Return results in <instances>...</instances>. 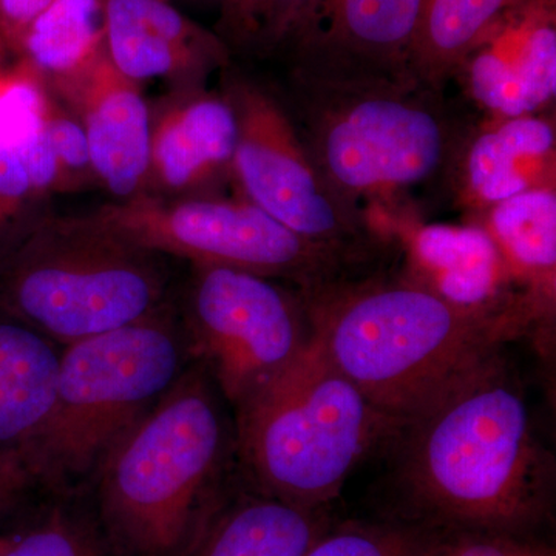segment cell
I'll list each match as a JSON object with an SVG mask.
<instances>
[{
	"label": "cell",
	"mask_w": 556,
	"mask_h": 556,
	"mask_svg": "<svg viewBox=\"0 0 556 556\" xmlns=\"http://www.w3.org/2000/svg\"><path fill=\"white\" fill-rule=\"evenodd\" d=\"M51 87L86 131L97 181L118 200L144 193L153 118L139 84L126 78L104 50L78 75Z\"/></svg>",
	"instance_id": "obj_14"
},
{
	"label": "cell",
	"mask_w": 556,
	"mask_h": 556,
	"mask_svg": "<svg viewBox=\"0 0 556 556\" xmlns=\"http://www.w3.org/2000/svg\"><path fill=\"white\" fill-rule=\"evenodd\" d=\"M331 527L324 508L262 495L219 500L181 556H303Z\"/></svg>",
	"instance_id": "obj_19"
},
{
	"label": "cell",
	"mask_w": 556,
	"mask_h": 556,
	"mask_svg": "<svg viewBox=\"0 0 556 556\" xmlns=\"http://www.w3.org/2000/svg\"><path fill=\"white\" fill-rule=\"evenodd\" d=\"M433 530L413 522H346L329 529L303 556H420Z\"/></svg>",
	"instance_id": "obj_25"
},
{
	"label": "cell",
	"mask_w": 556,
	"mask_h": 556,
	"mask_svg": "<svg viewBox=\"0 0 556 556\" xmlns=\"http://www.w3.org/2000/svg\"><path fill=\"white\" fill-rule=\"evenodd\" d=\"M399 424L314 339L287 371L236 408V455L255 492L325 508Z\"/></svg>",
	"instance_id": "obj_5"
},
{
	"label": "cell",
	"mask_w": 556,
	"mask_h": 556,
	"mask_svg": "<svg viewBox=\"0 0 556 556\" xmlns=\"http://www.w3.org/2000/svg\"><path fill=\"white\" fill-rule=\"evenodd\" d=\"M51 100L39 75H25L0 86V150H17L42 130Z\"/></svg>",
	"instance_id": "obj_26"
},
{
	"label": "cell",
	"mask_w": 556,
	"mask_h": 556,
	"mask_svg": "<svg viewBox=\"0 0 556 556\" xmlns=\"http://www.w3.org/2000/svg\"><path fill=\"white\" fill-rule=\"evenodd\" d=\"M388 239L401 248V276L468 313L500 318L527 336L525 316L503 255L481 225L427 223L408 211L387 223Z\"/></svg>",
	"instance_id": "obj_12"
},
{
	"label": "cell",
	"mask_w": 556,
	"mask_h": 556,
	"mask_svg": "<svg viewBox=\"0 0 556 556\" xmlns=\"http://www.w3.org/2000/svg\"><path fill=\"white\" fill-rule=\"evenodd\" d=\"M426 0H324L292 64L415 78L409 56Z\"/></svg>",
	"instance_id": "obj_16"
},
{
	"label": "cell",
	"mask_w": 556,
	"mask_h": 556,
	"mask_svg": "<svg viewBox=\"0 0 556 556\" xmlns=\"http://www.w3.org/2000/svg\"><path fill=\"white\" fill-rule=\"evenodd\" d=\"M218 3L215 33L228 49L268 56L298 46L324 0H218Z\"/></svg>",
	"instance_id": "obj_23"
},
{
	"label": "cell",
	"mask_w": 556,
	"mask_h": 556,
	"mask_svg": "<svg viewBox=\"0 0 556 556\" xmlns=\"http://www.w3.org/2000/svg\"><path fill=\"white\" fill-rule=\"evenodd\" d=\"M61 354L56 342L0 309V453L35 448L53 412Z\"/></svg>",
	"instance_id": "obj_20"
},
{
	"label": "cell",
	"mask_w": 556,
	"mask_h": 556,
	"mask_svg": "<svg viewBox=\"0 0 556 556\" xmlns=\"http://www.w3.org/2000/svg\"><path fill=\"white\" fill-rule=\"evenodd\" d=\"M237 119L232 178L241 197L289 229L328 247L372 258L391 247L364 208L329 185L283 100L239 70H223Z\"/></svg>",
	"instance_id": "obj_9"
},
{
	"label": "cell",
	"mask_w": 556,
	"mask_h": 556,
	"mask_svg": "<svg viewBox=\"0 0 556 556\" xmlns=\"http://www.w3.org/2000/svg\"><path fill=\"white\" fill-rule=\"evenodd\" d=\"M163 255L89 215L40 219L0 268V309L62 348L169 308Z\"/></svg>",
	"instance_id": "obj_6"
},
{
	"label": "cell",
	"mask_w": 556,
	"mask_h": 556,
	"mask_svg": "<svg viewBox=\"0 0 556 556\" xmlns=\"http://www.w3.org/2000/svg\"><path fill=\"white\" fill-rule=\"evenodd\" d=\"M303 294L329 361L397 420L519 338L506 321L456 308L401 274H364Z\"/></svg>",
	"instance_id": "obj_4"
},
{
	"label": "cell",
	"mask_w": 556,
	"mask_h": 556,
	"mask_svg": "<svg viewBox=\"0 0 556 556\" xmlns=\"http://www.w3.org/2000/svg\"><path fill=\"white\" fill-rule=\"evenodd\" d=\"M43 504L17 525L0 529V556H113L93 515L65 500Z\"/></svg>",
	"instance_id": "obj_24"
},
{
	"label": "cell",
	"mask_w": 556,
	"mask_h": 556,
	"mask_svg": "<svg viewBox=\"0 0 556 556\" xmlns=\"http://www.w3.org/2000/svg\"><path fill=\"white\" fill-rule=\"evenodd\" d=\"M420 556H555L530 536L482 532H433Z\"/></svg>",
	"instance_id": "obj_28"
},
{
	"label": "cell",
	"mask_w": 556,
	"mask_h": 556,
	"mask_svg": "<svg viewBox=\"0 0 556 556\" xmlns=\"http://www.w3.org/2000/svg\"><path fill=\"white\" fill-rule=\"evenodd\" d=\"M53 0H0V21L17 39Z\"/></svg>",
	"instance_id": "obj_30"
},
{
	"label": "cell",
	"mask_w": 556,
	"mask_h": 556,
	"mask_svg": "<svg viewBox=\"0 0 556 556\" xmlns=\"http://www.w3.org/2000/svg\"><path fill=\"white\" fill-rule=\"evenodd\" d=\"M43 127L60 164L62 190L79 189L80 186L97 181L91 166L89 141L79 121L51 102Z\"/></svg>",
	"instance_id": "obj_27"
},
{
	"label": "cell",
	"mask_w": 556,
	"mask_h": 556,
	"mask_svg": "<svg viewBox=\"0 0 556 556\" xmlns=\"http://www.w3.org/2000/svg\"><path fill=\"white\" fill-rule=\"evenodd\" d=\"M470 222L495 241L517 292L527 336L548 356L556 321V189L521 193Z\"/></svg>",
	"instance_id": "obj_18"
},
{
	"label": "cell",
	"mask_w": 556,
	"mask_h": 556,
	"mask_svg": "<svg viewBox=\"0 0 556 556\" xmlns=\"http://www.w3.org/2000/svg\"><path fill=\"white\" fill-rule=\"evenodd\" d=\"M105 50L134 83L167 79L181 90L203 89L215 70L229 67L230 50L170 5L169 0H104Z\"/></svg>",
	"instance_id": "obj_15"
},
{
	"label": "cell",
	"mask_w": 556,
	"mask_h": 556,
	"mask_svg": "<svg viewBox=\"0 0 556 556\" xmlns=\"http://www.w3.org/2000/svg\"><path fill=\"white\" fill-rule=\"evenodd\" d=\"M42 486L46 484L31 450L0 453V525L13 517L27 497Z\"/></svg>",
	"instance_id": "obj_29"
},
{
	"label": "cell",
	"mask_w": 556,
	"mask_h": 556,
	"mask_svg": "<svg viewBox=\"0 0 556 556\" xmlns=\"http://www.w3.org/2000/svg\"><path fill=\"white\" fill-rule=\"evenodd\" d=\"M442 185L466 222L521 193L556 189L555 109L468 123Z\"/></svg>",
	"instance_id": "obj_13"
},
{
	"label": "cell",
	"mask_w": 556,
	"mask_h": 556,
	"mask_svg": "<svg viewBox=\"0 0 556 556\" xmlns=\"http://www.w3.org/2000/svg\"><path fill=\"white\" fill-rule=\"evenodd\" d=\"M135 247L316 291L362 276L368 257L317 243L239 197L139 193L87 214Z\"/></svg>",
	"instance_id": "obj_8"
},
{
	"label": "cell",
	"mask_w": 556,
	"mask_h": 556,
	"mask_svg": "<svg viewBox=\"0 0 556 556\" xmlns=\"http://www.w3.org/2000/svg\"><path fill=\"white\" fill-rule=\"evenodd\" d=\"M285 104L329 185L378 230L417 211L415 189L442 185L468 124L416 78L298 64Z\"/></svg>",
	"instance_id": "obj_2"
},
{
	"label": "cell",
	"mask_w": 556,
	"mask_h": 556,
	"mask_svg": "<svg viewBox=\"0 0 556 556\" xmlns=\"http://www.w3.org/2000/svg\"><path fill=\"white\" fill-rule=\"evenodd\" d=\"M192 362L181 318L169 308L62 348L53 412L33 448L47 489L90 477Z\"/></svg>",
	"instance_id": "obj_7"
},
{
	"label": "cell",
	"mask_w": 556,
	"mask_h": 556,
	"mask_svg": "<svg viewBox=\"0 0 556 556\" xmlns=\"http://www.w3.org/2000/svg\"><path fill=\"white\" fill-rule=\"evenodd\" d=\"M453 79L481 116L554 110L556 0H510L475 40Z\"/></svg>",
	"instance_id": "obj_11"
},
{
	"label": "cell",
	"mask_w": 556,
	"mask_h": 556,
	"mask_svg": "<svg viewBox=\"0 0 556 556\" xmlns=\"http://www.w3.org/2000/svg\"><path fill=\"white\" fill-rule=\"evenodd\" d=\"M222 394L192 362L94 468L97 521L115 556H181L217 506L236 455Z\"/></svg>",
	"instance_id": "obj_3"
},
{
	"label": "cell",
	"mask_w": 556,
	"mask_h": 556,
	"mask_svg": "<svg viewBox=\"0 0 556 556\" xmlns=\"http://www.w3.org/2000/svg\"><path fill=\"white\" fill-rule=\"evenodd\" d=\"M237 119L225 94L179 91L152 119L149 185L144 193L195 197L232 178Z\"/></svg>",
	"instance_id": "obj_17"
},
{
	"label": "cell",
	"mask_w": 556,
	"mask_h": 556,
	"mask_svg": "<svg viewBox=\"0 0 556 556\" xmlns=\"http://www.w3.org/2000/svg\"><path fill=\"white\" fill-rule=\"evenodd\" d=\"M510 0H426L417 28L409 72L444 91L460 60Z\"/></svg>",
	"instance_id": "obj_22"
},
{
	"label": "cell",
	"mask_w": 556,
	"mask_h": 556,
	"mask_svg": "<svg viewBox=\"0 0 556 556\" xmlns=\"http://www.w3.org/2000/svg\"><path fill=\"white\" fill-rule=\"evenodd\" d=\"M388 445L413 525L530 536L551 515L555 457L503 350L401 420Z\"/></svg>",
	"instance_id": "obj_1"
},
{
	"label": "cell",
	"mask_w": 556,
	"mask_h": 556,
	"mask_svg": "<svg viewBox=\"0 0 556 556\" xmlns=\"http://www.w3.org/2000/svg\"><path fill=\"white\" fill-rule=\"evenodd\" d=\"M51 84L78 75L105 50L104 0H53L20 39Z\"/></svg>",
	"instance_id": "obj_21"
},
{
	"label": "cell",
	"mask_w": 556,
	"mask_h": 556,
	"mask_svg": "<svg viewBox=\"0 0 556 556\" xmlns=\"http://www.w3.org/2000/svg\"><path fill=\"white\" fill-rule=\"evenodd\" d=\"M192 270L181 318L190 353L236 409L313 343L308 300L302 289L244 270Z\"/></svg>",
	"instance_id": "obj_10"
}]
</instances>
